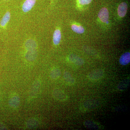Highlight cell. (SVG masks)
Listing matches in <instances>:
<instances>
[{"instance_id":"6da1fadb","label":"cell","mask_w":130,"mask_h":130,"mask_svg":"<svg viewBox=\"0 0 130 130\" xmlns=\"http://www.w3.org/2000/svg\"><path fill=\"white\" fill-rule=\"evenodd\" d=\"M52 94L54 98L58 101H65L67 100V96L66 93L60 89H55Z\"/></svg>"},{"instance_id":"7a4b0ae2","label":"cell","mask_w":130,"mask_h":130,"mask_svg":"<svg viewBox=\"0 0 130 130\" xmlns=\"http://www.w3.org/2000/svg\"><path fill=\"white\" fill-rule=\"evenodd\" d=\"M104 73L103 70L98 69L89 73L88 75L89 79L92 80H96L101 79L104 76Z\"/></svg>"},{"instance_id":"3957f363","label":"cell","mask_w":130,"mask_h":130,"mask_svg":"<svg viewBox=\"0 0 130 130\" xmlns=\"http://www.w3.org/2000/svg\"><path fill=\"white\" fill-rule=\"evenodd\" d=\"M41 87V83L39 80H36L32 84L30 91V95L31 97H33L38 93Z\"/></svg>"},{"instance_id":"277c9868","label":"cell","mask_w":130,"mask_h":130,"mask_svg":"<svg viewBox=\"0 0 130 130\" xmlns=\"http://www.w3.org/2000/svg\"><path fill=\"white\" fill-rule=\"evenodd\" d=\"M36 0H26L22 6V9L25 12L30 11L36 4Z\"/></svg>"},{"instance_id":"5b68a950","label":"cell","mask_w":130,"mask_h":130,"mask_svg":"<svg viewBox=\"0 0 130 130\" xmlns=\"http://www.w3.org/2000/svg\"><path fill=\"white\" fill-rule=\"evenodd\" d=\"M98 16L101 21L103 23H106L109 19V13L107 9L103 8L99 12Z\"/></svg>"},{"instance_id":"8992f818","label":"cell","mask_w":130,"mask_h":130,"mask_svg":"<svg viewBox=\"0 0 130 130\" xmlns=\"http://www.w3.org/2000/svg\"><path fill=\"white\" fill-rule=\"evenodd\" d=\"M20 103V99L18 96L15 95L11 97L8 101L9 106L13 108L18 107Z\"/></svg>"},{"instance_id":"52a82bcc","label":"cell","mask_w":130,"mask_h":130,"mask_svg":"<svg viewBox=\"0 0 130 130\" xmlns=\"http://www.w3.org/2000/svg\"><path fill=\"white\" fill-rule=\"evenodd\" d=\"M128 9V5L125 2H123L119 5L118 12L119 16L121 17H124Z\"/></svg>"},{"instance_id":"ba28073f","label":"cell","mask_w":130,"mask_h":130,"mask_svg":"<svg viewBox=\"0 0 130 130\" xmlns=\"http://www.w3.org/2000/svg\"><path fill=\"white\" fill-rule=\"evenodd\" d=\"M37 53L35 49L29 50L26 54L25 58L29 61H33L36 59Z\"/></svg>"},{"instance_id":"9c48e42d","label":"cell","mask_w":130,"mask_h":130,"mask_svg":"<svg viewBox=\"0 0 130 130\" xmlns=\"http://www.w3.org/2000/svg\"><path fill=\"white\" fill-rule=\"evenodd\" d=\"M130 53L129 52L125 53L122 55L119 59V62L120 64L125 66L130 63Z\"/></svg>"},{"instance_id":"30bf717a","label":"cell","mask_w":130,"mask_h":130,"mask_svg":"<svg viewBox=\"0 0 130 130\" xmlns=\"http://www.w3.org/2000/svg\"><path fill=\"white\" fill-rule=\"evenodd\" d=\"M39 125L38 120L35 118L30 119L26 123V126L29 129H36L38 127Z\"/></svg>"},{"instance_id":"8fae6325","label":"cell","mask_w":130,"mask_h":130,"mask_svg":"<svg viewBox=\"0 0 130 130\" xmlns=\"http://www.w3.org/2000/svg\"><path fill=\"white\" fill-rule=\"evenodd\" d=\"M11 18V14L9 12H7L3 15L0 21V26L4 28L9 22Z\"/></svg>"},{"instance_id":"7c38bea8","label":"cell","mask_w":130,"mask_h":130,"mask_svg":"<svg viewBox=\"0 0 130 130\" xmlns=\"http://www.w3.org/2000/svg\"><path fill=\"white\" fill-rule=\"evenodd\" d=\"M64 79L69 85H73L75 83V81L71 74L68 72H65L63 74Z\"/></svg>"},{"instance_id":"4fadbf2b","label":"cell","mask_w":130,"mask_h":130,"mask_svg":"<svg viewBox=\"0 0 130 130\" xmlns=\"http://www.w3.org/2000/svg\"><path fill=\"white\" fill-rule=\"evenodd\" d=\"M98 105V102L94 100H88L84 103V106L87 109L95 108Z\"/></svg>"},{"instance_id":"5bb4252c","label":"cell","mask_w":130,"mask_h":130,"mask_svg":"<svg viewBox=\"0 0 130 130\" xmlns=\"http://www.w3.org/2000/svg\"><path fill=\"white\" fill-rule=\"evenodd\" d=\"M129 85L130 79H125L119 83L118 86V88L119 90H125L129 88Z\"/></svg>"},{"instance_id":"9a60e30c","label":"cell","mask_w":130,"mask_h":130,"mask_svg":"<svg viewBox=\"0 0 130 130\" xmlns=\"http://www.w3.org/2000/svg\"><path fill=\"white\" fill-rule=\"evenodd\" d=\"M61 39V33L60 31L57 29L55 31L53 36V40L54 44L55 45H58L60 42Z\"/></svg>"},{"instance_id":"2e32d148","label":"cell","mask_w":130,"mask_h":130,"mask_svg":"<svg viewBox=\"0 0 130 130\" xmlns=\"http://www.w3.org/2000/svg\"><path fill=\"white\" fill-rule=\"evenodd\" d=\"M61 74L60 70L58 68L52 70L50 73V76L52 79H55L59 78Z\"/></svg>"},{"instance_id":"e0dca14e","label":"cell","mask_w":130,"mask_h":130,"mask_svg":"<svg viewBox=\"0 0 130 130\" xmlns=\"http://www.w3.org/2000/svg\"><path fill=\"white\" fill-rule=\"evenodd\" d=\"M84 124L87 128L91 129L97 130L99 129L97 124L92 121H86L85 122Z\"/></svg>"},{"instance_id":"ac0fdd59","label":"cell","mask_w":130,"mask_h":130,"mask_svg":"<svg viewBox=\"0 0 130 130\" xmlns=\"http://www.w3.org/2000/svg\"><path fill=\"white\" fill-rule=\"evenodd\" d=\"M70 60L77 65H81L83 64L84 61L83 59L75 55H71L70 57Z\"/></svg>"},{"instance_id":"d6986e66","label":"cell","mask_w":130,"mask_h":130,"mask_svg":"<svg viewBox=\"0 0 130 130\" xmlns=\"http://www.w3.org/2000/svg\"><path fill=\"white\" fill-rule=\"evenodd\" d=\"M72 29L74 32L78 34H82L84 32V29L81 26H77L76 25H73L71 26Z\"/></svg>"},{"instance_id":"ffe728a7","label":"cell","mask_w":130,"mask_h":130,"mask_svg":"<svg viewBox=\"0 0 130 130\" xmlns=\"http://www.w3.org/2000/svg\"><path fill=\"white\" fill-rule=\"evenodd\" d=\"M31 41H30V42H27L26 43V47L29 50L35 49L36 46V43Z\"/></svg>"},{"instance_id":"44dd1931","label":"cell","mask_w":130,"mask_h":130,"mask_svg":"<svg viewBox=\"0 0 130 130\" xmlns=\"http://www.w3.org/2000/svg\"><path fill=\"white\" fill-rule=\"evenodd\" d=\"M79 4L81 5H88L91 2L92 0H78Z\"/></svg>"},{"instance_id":"7402d4cb","label":"cell","mask_w":130,"mask_h":130,"mask_svg":"<svg viewBox=\"0 0 130 130\" xmlns=\"http://www.w3.org/2000/svg\"><path fill=\"white\" fill-rule=\"evenodd\" d=\"M7 128L4 124L0 123V130H7Z\"/></svg>"}]
</instances>
